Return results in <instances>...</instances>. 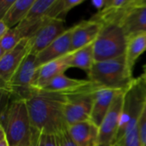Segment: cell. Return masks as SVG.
Returning a JSON list of instances; mask_svg holds the SVG:
<instances>
[{
	"label": "cell",
	"mask_w": 146,
	"mask_h": 146,
	"mask_svg": "<svg viewBox=\"0 0 146 146\" xmlns=\"http://www.w3.org/2000/svg\"><path fill=\"white\" fill-rule=\"evenodd\" d=\"M68 95L37 89L26 101L32 126L45 135H60L68 129L65 104Z\"/></svg>",
	"instance_id": "obj_1"
},
{
	"label": "cell",
	"mask_w": 146,
	"mask_h": 146,
	"mask_svg": "<svg viewBox=\"0 0 146 146\" xmlns=\"http://www.w3.org/2000/svg\"><path fill=\"white\" fill-rule=\"evenodd\" d=\"M135 78L129 68L126 55L105 61L96 62L87 74V80L98 88L126 92Z\"/></svg>",
	"instance_id": "obj_2"
},
{
	"label": "cell",
	"mask_w": 146,
	"mask_h": 146,
	"mask_svg": "<svg viewBox=\"0 0 146 146\" xmlns=\"http://www.w3.org/2000/svg\"><path fill=\"white\" fill-rule=\"evenodd\" d=\"M9 146H32L33 127L27 103L21 99H12L3 124Z\"/></svg>",
	"instance_id": "obj_3"
},
{
	"label": "cell",
	"mask_w": 146,
	"mask_h": 146,
	"mask_svg": "<svg viewBox=\"0 0 146 146\" xmlns=\"http://www.w3.org/2000/svg\"><path fill=\"white\" fill-rule=\"evenodd\" d=\"M146 105V81L142 76L135 78L124 93V102L116 139V145L139 125Z\"/></svg>",
	"instance_id": "obj_4"
},
{
	"label": "cell",
	"mask_w": 146,
	"mask_h": 146,
	"mask_svg": "<svg viewBox=\"0 0 146 146\" xmlns=\"http://www.w3.org/2000/svg\"><path fill=\"white\" fill-rule=\"evenodd\" d=\"M127 37L122 27L116 23L104 24L94 42L95 61L101 62L125 56Z\"/></svg>",
	"instance_id": "obj_5"
},
{
	"label": "cell",
	"mask_w": 146,
	"mask_h": 146,
	"mask_svg": "<svg viewBox=\"0 0 146 146\" xmlns=\"http://www.w3.org/2000/svg\"><path fill=\"white\" fill-rule=\"evenodd\" d=\"M37 69V56L29 53L9 81L1 86V90L7 92L12 99L27 101L37 90L33 86Z\"/></svg>",
	"instance_id": "obj_6"
},
{
	"label": "cell",
	"mask_w": 146,
	"mask_h": 146,
	"mask_svg": "<svg viewBox=\"0 0 146 146\" xmlns=\"http://www.w3.org/2000/svg\"><path fill=\"white\" fill-rule=\"evenodd\" d=\"M94 92H88L68 95L64 110L68 127L79 122L91 121Z\"/></svg>",
	"instance_id": "obj_7"
},
{
	"label": "cell",
	"mask_w": 146,
	"mask_h": 146,
	"mask_svg": "<svg viewBox=\"0 0 146 146\" xmlns=\"http://www.w3.org/2000/svg\"><path fill=\"white\" fill-rule=\"evenodd\" d=\"M124 93L125 92H121L115 96L107 115L99 127V146L117 145L116 139L123 107Z\"/></svg>",
	"instance_id": "obj_8"
},
{
	"label": "cell",
	"mask_w": 146,
	"mask_h": 146,
	"mask_svg": "<svg viewBox=\"0 0 146 146\" xmlns=\"http://www.w3.org/2000/svg\"><path fill=\"white\" fill-rule=\"evenodd\" d=\"M55 0H35L26 18L16 26L23 38H31L47 21V13Z\"/></svg>",
	"instance_id": "obj_9"
},
{
	"label": "cell",
	"mask_w": 146,
	"mask_h": 146,
	"mask_svg": "<svg viewBox=\"0 0 146 146\" xmlns=\"http://www.w3.org/2000/svg\"><path fill=\"white\" fill-rule=\"evenodd\" d=\"M66 30L63 21L48 18L42 27L29 38L31 45L30 53L38 56L57 38L63 34Z\"/></svg>",
	"instance_id": "obj_10"
},
{
	"label": "cell",
	"mask_w": 146,
	"mask_h": 146,
	"mask_svg": "<svg viewBox=\"0 0 146 146\" xmlns=\"http://www.w3.org/2000/svg\"><path fill=\"white\" fill-rule=\"evenodd\" d=\"M31 52L29 38H23L13 50L0 57L1 86L8 83L24 59Z\"/></svg>",
	"instance_id": "obj_11"
},
{
	"label": "cell",
	"mask_w": 146,
	"mask_h": 146,
	"mask_svg": "<svg viewBox=\"0 0 146 146\" xmlns=\"http://www.w3.org/2000/svg\"><path fill=\"white\" fill-rule=\"evenodd\" d=\"M141 0H108L104 9L98 11L91 19L100 22L102 25L107 23L121 24L128 12Z\"/></svg>",
	"instance_id": "obj_12"
},
{
	"label": "cell",
	"mask_w": 146,
	"mask_h": 146,
	"mask_svg": "<svg viewBox=\"0 0 146 146\" xmlns=\"http://www.w3.org/2000/svg\"><path fill=\"white\" fill-rule=\"evenodd\" d=\"M99 89L89 80H79L67 77L65 74H61L52 80L46 86L40 90L49 92H62L67 95L95 92Z\"/></svg>",
	"instance_id": "obj_13"
},
{
	"label": "cell",
	"mask_w": 146,
	"mask_h": 146,
	"mask_svg": "<svg viewBox=\"0 0 146 146\" xmlns=\"http://www.w3.org/2000/svg\"><path fill=\"white\" fill-rule=\"evenodd\" d=\"M103 25L92 19L87 21H82L73 27L72 38H71V50L73 52L91 44H93Z\"/></svg>",
	"instance_id": "obj_14"
},
{
	"label": "cell",
	"mask_w": 146,
	"mask_h": 146,
	"mask_svg": "<svg viewBox=\"0 0 146 146\" xmlns=\"http://www.w3.org/2000/svg\"><path fill=\"white\" fill-rule=\"evenodd\" d=\"M73 27L67 29L66 32L51 43L46 49L37 56L38 68L52 61L60 59L71 50V38Z\"/></svg>",
	"instance_id": "obj_15"
},
{
	"label": "cell",
	"mask_w": 146,
	"mask_h": 146,
	"mask_svg": "<svg viewBox=\"0 0 146 146\" xmlns=\"http://www.w3.org/2000/svg\"><path fill=\"white\" fill-rule=\"evenodd\" d=\"M68 132L77 146H99V127L92 121L68 126Z\"/></svg>",
	"instance_id": "obj_16"
},
{
	"label": "cell",
	"mask_w": 146,
	"mask_h": 146,
	"mask_svg": "<svg viewBox=\"0 0 146 146\" xmlns=\"http://www.w3.org/2000/svg\"><path fill=\"white\" fill-rule=\"evenodd\" d=\"M121 26L127 38L146 33V0H141L128 12Z\"/></svg>",
	"instance_id": "obj_17"
},
{
	"label": "cell",
	"mask_w": 146,
	"mask_h": 146,
	"mask_svg": "<svg viewBox=\"0 0 146 146\" xmlns=\"http://www.w3.org/2000/svg\"><path fill=\"white\" fill-rule=\"evenodd\" d=\"M120 92H121L108 88H99L95 91L91 116V121L95 125L98 127L101 126L113 104L115 96Z\"/></svg>",
	"instance_id": "obj_18"
},
{
	"label": "cell",
	"mask_w": 146,
	"mask_h": 146,
	"mask_svg": "<svg viewBox=\"0 0 146 146\" xmlns=\"http://www.w3.org/2000/svg\"><path fill=\"white\" fill-rule=\"evenodd\" d=\"M68 68L64 56L38 67L35 74L33 86L39 90L43 89L56 77L64 74Z\"/></svg>",
	"instance_id": "obj_19"
},
{
	"label": "cell",
	"mask_w": 146,
	"mask_h": 146,
	"mask_svg": "<svg viewBox=\"0 0 146 146\" xmlns=\"http://www.w3.org/2000/svg\"><path fill=\"white\" fill-rule=\"evenodd\" d=\"M64 58L69 68H77L84 70L86 74H89L96 62L94 55V43L68 53L64 56Z\"/></svg>",
	"instance_id": "obj_20"
},
{
	"label": "cell",
	"mask_w": 146,
	"mask_h": 146,
	"mask_svg": "<svg viewBox=\"0 0 146 146\" xmlns=\"http://www.w3.org/2000/svg\"><path fill=\"white\" fill-rule=\"evenodd\" d=\"M34 1L35 0H15L9 10L1 20L3 21L9 28L15 27L26 18Z\"/></svg>",
	"instance_id": "obj_21"
},
{
	"label": "cell",
	"mask_w": 146,
	"mask_h": 146,
	"mask_svg": "<svg viewBox=\"0 0 146 146\" xmlns=\"http://www.w3.org/2000/svg\"><path fill=\"white\" fill-rule=\"evenodd\" d=\"M146 50V33L139 34L127 38V62L131 71L139 59V57Z\"/></svg>",
	"instance_id": "obj_22"
},
{
	"label": "cell",
	"mask_w": 146,
	"mask_h": 146,
	"mask_svg": "<svg viewBox=\"0 0 146 146\" xmlns=\"http://www.w3.org/2000/svg\"><path fill=\"white\" fill-rule=\"evenodd\" d=\"M83 2L84 0H55L46 16L52 20H58L65 22L68 12Z\"/></svg>",
	"instance_id": "obj_23"
},
{
	"label": "cell",
	"mask_w": 146,
	"mask_h": 146,
	"mask_svg": "<svg viewBox=\"0 0 146 146\" xmlns=\"http://www.w3.org/2000/svg\"><path fill=\"white\" fill-rule=\"evenodd\" d=\"M22 39L23 38L16 27L10 28L0 38V57L13 50Z\"/></svg>",
	"instance_id": "obj_24"
},
{
	"label": "cell",
	"mask_w": 146,
	"mask_h": 146,
	"mask_svg": "<svg viewBox=\"0 0 146 146\" xmlns=\"http://www.w3.org/2000/svg\"><path fill=\"white\" fill-rule=\"evenodd\" d=\"M119 146H142L139 125L134 127L130 133L125 135L123 139L118 145Z\"/></svg>",
	"instance_id": "obj_25"
},
{
	"label": "cell",
	"mask_w": 146,
	"mask_h": 146,
	"mask_svg": "<svg viewBox=\"0 0 146 146\" xmlns=\"http://www.w3.org/2000/svg\"><path fill=\"white\" fill-rule=\"evenodd\" d=\"M139 129L142 146H146V105L139 121Z\"/></svg>",
	"instance_id": "obj_26"
},
{
	"label": "cell",
	"mask_w": 146,
	"mask_h": 146,
	"mask_svg": "<svg viewBox=\"0 0 146 146\" xmlns=\"http://www.w3.org/2000/svg\"><path fill=\"white\" fill-rule=\"evenodd\" d=\"M59 137V141H60V146H77V145L74 142L72 138L70 137L68 129L62 132Z\"/></svg>",
	"instance_id": "obj_27"
},
{
	"label": "cell",
	"mask_w": 146,
	"mask_h": 146,
	"mask_svg": "<svg viewBox=\"0 0 146 146\" xmlns=\"http://www.w3.org/2000/svg\"><path fill=\"white\" fill-rule=\"evenodd\" d=\"M15 0H0V20L4 17Z\"/></svg>",
	"instance_id": "obj_28"
},
{
	"label": "cell",
	"mask_w": 146,
	"mask_h": 146,
	"mask_svg": "<svg viewBox=\"0 0 146 146\" xmlns=\"http://www.w3.org/2000/svg\"><path fill=\"white\" fill-rule=\"evenodd\" d=\"M44 146H60V141L58 135H45L43 134Z\"/></svg>",
	"instance_id": "obj_29"
},
{
	"label": "cell",
	"mask_w": 146,
	"mask_h": 146,
	"mask_svg": "<svg viewBox=\"0 0 146 146\" xmlns=\"http://www.w3.org/2000/svg\"><path fill=\"white\" fill-rule=\"evenodd\" d=\"M43 133L37 131L33 128V144L32 146H44V139H43Z\"/></svg>",
	"instance_id": "obj_30"
},
{
	"label": "cell",
	"mask_w": 146,
	"mask_h": 146,
	"mask_svg": "<svg viewBox=\"0 0 146 146\" xmlns=\"http://www.w3.org/2000/svg\"><path fill=\"white\" fill-rule=\"evenodd\" d=\"M108 0H92V6L98 9V11L102 10L103 9L105 8V6L107 5Z\"/></svg>",
	"instance_id": "obj_31"
},
{
	"label": "cell",
	"mask_w": 146,
	"mask_h": 146,
	"mask_svg": "<svg viewBox=\"0 0 146 146\" xmlns=\"http://www.w3.org/2000/svg\"><path fill=\"white\" fill-rule=\"evenodd\" d=\"M0 146H9L3 128L0 127Z\"/></svg>",
	"instance_id": "obj_32"
},
{
	"label": "cell",
	"mask_w": 146,
	"mask_h": 146,
	"mask_svg": "<svg viewBox=\"0 0 146 146\" xmlns=\"http://www.w3.org/2000/svg\"><path fill=\"white\" fill-rule=\"evenodd\" d=\"M10 28L5 24V22L2 20H0V38L3 37Z\"/></svg>",
	"instance_id": "obj_33"
},
{
	"label": "cell",
	"mask_w": 146,
	"mask_h": 146,
	"mask_svg": "<svg viewBox=\"0 0 146 146\" xmlns=\"http://www.w3.org/2000/svg\"><path fill=\"white\" fill-rule=\"evenodd\" d=\"M141 76H142V77L144 78V80H145L146 81V71H145V72H144V74H142Z\"/></svg>",
	"instance_id": "obj_34"
},
{
	"label": "cell",
	"mask_w": 146,
	"mask_h": 146,
	"mask_svg": "<svg viewBox=\"0 0 146 146\" xmlns=\"http://www.w3.org/2000/svg\"><path fill=\"white\" fill-rule=\"evenodd\" d=\"M143 68H144V70H145V71H146V64L144 66V67H143Z\"/></svg>",
	"instance_id": "obj_35"
},
{
	"label": "cell",
	"mask_w": 146,
	"mask_h": 146,
	"mask_svg": "<svg viewBox=\"0 0 146 146\" xmlns=\"http://www.w3.org/2000/svg\"><path fill=\"white\" fill-rule=\"evenodd\" d=\"M115 146H119V145H115Z\"/></svg>",
	"instance_id": "obj_36"
}]
</instances>
